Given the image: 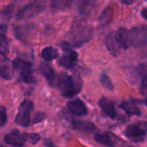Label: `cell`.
Masks as SVG:
<instances>
[{
	"label": "cell",
	"instance_id": "obj_10",
	"mask_svg": "<svg viewBox=\"0 0 147 147\" xmlns=\"http://www.w3.org/2000/svg\"><path fill=\"white\" fill-rule=\"evenodd\" d=\"M0 76L5 80H11L12 78V70L11 61L7 55L0 53Z\"/></svg>",
	"mask_w": 147,
	"mask_h": 147
},
{
	"label": "cell",
	"instance_id": "obj_14",
	"mask_svg": "<svg viewBox=\"0 0 147 147\" xmlns=\"http://www.w3.org/2000/svg\"><path fill=\"white\" fill-rule=\"evenodd\" d=\"M67 107L70 113L77 116H83L88 113V109L85 104L79 99L69 101L67 103Z\"/></svg>",
	"mask_w": 147,
	"mask_h": 147
},
{
	"label": "cell",
	"instance_id": "obj_33",
	"mask_svg": "<svg viewBox=\"0 0 147 147\" xmlns=\"http://www.w3.org/2000/svg\"><path fill=\"white\" fill-rule=\"evenodd\" d=\"M142 91L147 93V79L144 80L142 82Z\"/></svg>",
	"mask_w": 147,
	"mask_h": 147
},
{
	"label": "cell",
	"instance_id": "obj_28",
	"mask_svg": "<svg viewBox=\"0 0 147 147\" xmlns=\"http://www.w3.org/2000/svg\"><path fill=\"white\" fill-rule=\"evenodd\" d=\"M26 141L30 142L32 144H36L41 139V137L37 133H24Z\"/></svg>",
	"mask_w": 147,
	"mask_h": 147
},
{
	"label": "cell",
	"instance_id": "obj_18",
	"mask_svg": "<svg viewBox=\"0 0 147 147\" xmlns=\"http://www.w3.org/2000/svg\"><path fill=\"white\" fill-rule=\"evenodd\" d=\"M40 70L43 75V76L45 77V79L48 81L49 84L53 86V84L55 81L56 76H55V71L52 68V67L46 62H42L40 64Z\"/></svg>",
	"mask_w": 147,
	"mask_h": 147
},
{
	"label": "cell",
	"instance_id": "obj_16",
	"mask_svg": "<svg viewBox=\"0 0 147 147\" xmlns=\"http://www.w3.org/2000/svg\"><path fill=\"white\" fill-rule=\"evenodd\" d=\"M99 105H100L102 112L107 116H108L112 119H114L116 117V111L114 108V105H113V102L110 99H108L107 97H102L99 101Z\"/></svg>",
	"mask_w": 147,
	"mask_h": 147
},
{
	"label": "cell",
	"instance_id": "obj_19",
	"mask_svg": "<svg viewBox=\"0 0 147 147\" xmlns=\"http://www.w3.org/2000/svg\"><path fill=\"white\" fill-rule=\"evenodd\" d=\"M113 18V9L112 7L106 8L98 18V24L100 28H104L112 23Z\"/></svg>",
	"mask_w": 147,
	"mask_h": 147
},
{
	"label": "cell",
	"instance_id": "obj_22",
	"mask_svg": "<svg viewBox=\"0 0 147 147\" xmlns=\"http://www.w3.org/2000/svg\"><path fill=\"white\" fill-rule=\"evenodd\" d=\"M41 55L46 61H51L58 57L59 53L58 50L53 47H46L42 50Z\"/></svg>",
	"mask_w": 147,
	"mask_h": 147
},
{
	"label": "cell",
	"instance_id": "obj_32",
	"mask_svg": "<svg viewBox=\"0 0 147 147\" xmlns=\"http://www.w3.org/2000/svg\"><path fill=\"white\" fill-rule=\"evenodd\" d=\"M44 144L47 146V147H55L53 144V142L50 140V139H45L44 140Z\"/></svg>",
	"mask_w": 147,
	"mask_h": 147
},
{
	"label": "cell",
	"instance_id": "obj_26",
	"mask_svg": "<svg viewBox=\"0 0 147 147\" xmlns=\"http://www.w3.org/2000/svg\"><path fill=\"white\" fill-rule=\"evenodd\" d=\"M100 82H101V84L103 85V87L105 88H107V89H108L110 91L113 90V85L112 83V81L110 80L109 76L107 75L106 73H103L102 75L100 76Z\"/></svg>",
	"mask_w": 147,
	"mask_h": 147
},
{
	"label": "cell",
	"instance_id": "obj_24",
	"mask_svg": "<svg viewBox=\"0 0 147 147\" xmlns=\"http://www.w3.org/2000/svg\"><path fill=\"white\" fill-rule=\"evenodd\" d=\"M9 52V42L5 33L0 31V53L7 55Z\"/></svg>",
	"mask_w": 147,
	"mask_h": 147
},
{
	"label": "cell",
	"instance_id": "obj_25",
	"mask_svg": "<svg viewBox=\"0 0 147 147\" xmlns=\"http://www.w3.org/2000/svg\"><path fill=\"white\" fill-rule=\"evenodd\" d=\"M13 11H14V5L11 4L10 5L5 7L1 12H0V16L3 19H5V20H10L12 17V14H13Z\"/></svg>",
	"mask_w": 147,
	"mask_h": 147
},
{
	"label": "cell",
	"instance_id": "obj_7",
	"mask_svg": "<svg viewBox=\"0 0 147 147\" xmlns=\"http://www.w3.org/2000/svg\"><path fill=\"white\" fill-rule=\"evenodd\" d=\"M131 46L139 48L147 42V25L141 24L133 27L130 30Z\"/></svg>",
	"mask_w": 147,
	"mask_h": 147
},
{
	"label": "cell",
	"instance_id": "obj_36",
	"mask_svg": "<svg viewBox=\"0 0 147 147\" xmlns=\"http://www.w3.org/2000/svg\"><path fill=\"white\" fill-rule=\"evenodd\" d=\"M0 147H5V145H2V144H0Z\"/></svg>",
	"mask_w": 147,
	"mask_h": 147
},
{
	"label": "cell",
	"instance_id": "obj_23",
	"mask_svg": "<svg viewBox=\"0 0 147 147\" xmlns=\"http://www.w3.org/2000/svg\"><path fill=\"white\" fill-rule=\"evenodd\" d=\"M94 139L99 144L107 147H114V142L107 133H98L94 136Z\"/></svg>",
	"mask_w": 147,
	"mask_h": 147
},
{
	"label": "cell",
	"instance_id": "obj_8",
	"mask_svg": "<svg viewBox=\"0 0 147 147\" xmlns=\"http://www.w3.org/2000/svg\"><path fill=\"white\" fill-rule=\"evenodd\" d=\"M62 48L65 51L63 55L59 60V64L66 68H72L76 64L78 60V54L74 49L67 48L66 45L62 44Z\"/></svg>",
	"mask_w": 147,
	"mask_h": 147
},
{
	"label": "cell",
	"instance_id": "obj_21",
	"mask_svg": "<svg viewBox=\"0 0 147 147\" xmlns=\"http://www.w3.org/2000/svg\"><path fill=\"white\" fill-rule=\"evenodd\" d=\"M78 0H51V8L55 11L70 9Z\"/></svg>",
	"mask_w": 147,
	"mask_h": 147
},
{
	"label": "cell",
	"instance_id": "obj_13",
	"mask_svg": "<svg viewBox=\"0 0 147 147\" xmlns=\"http://www.w3.org/2000/svg\"><path fill=\"white\" fill-rule=\"evenodd\" d=\"M97 7L96 0H81L78 4V10L82 16H90Z\"/></svg>",
	"mask_w": 147,
	"mask_h": 147
},
{
	"label": "cell",
	"instance_id": "obj_27",
	"mask_svg": "<svg viewBox=\"0 0 147 147\" xmlns=\"http://www.w3.org/2000/svg\"><path fill=\"white\" fill-rule=\"evenodd\" d=\"M138 73L143 81L147 79V62H142L138 65Z\"/></svg>",
	"mask_w": 147,
	"mask_h": 147
},
{
	"label": "cell",
	"instance_id": "obj_5",
	"mask_svg": "<svg viewBox=\"0 0 147 147\" xmlns=\"http://www.w3.org/2000/svg\"><path fill=\"white\" fill-rule=\"evenodd\" d=\"M34 107V104L30 100H24L18 108V114L15 119V123L20 126L27 127L30 125L31 113Z\"/></svg>",
	"mask_w": 147,
	"mask_h": 147
},
{
	"label": "cell",
	"instance_id": "obj_31",
	"mask_svg": "<svg viewBox=\"0 0 147 147\" xmlns=\"http://www.w3.org/2000/svg\"><path fill=\"white\" fill-rule=\"evenodd\" d=\"M119 1L124 4V5H131L133 3H135L137 0H119Z\"/></svg>",
	"mask_w": 147,
	"mask_h": 147
},
{
	"label": "cell",
	"instance_id": "obj_11",
	"mask_svg": "<svg viewBox=\"0 0 147 147\" xmlns=\"http://www.w3.org/2000/svg\"><path fill=\"white\" fill-rule=\"evenodd\" d=\"M105 46L107 47V50L109 53L113 55V56H118L120 53V46L115 37V34L113 33H109L107 36L105 37L104 40Z\"/></svg>",
	"mask_w": 147,
	"mask_h": 147
},
{
	"label": "cell",
	"instance_id": "obj_1",
	"mask_svg": "<svg viewBox=\"0 0 147 147\" xmlns=\"http://www.w3.org/2000/svg\"><path fill=\"white\" fill-rule=\"evenodd\" d=\"M94 35V30L87 19L77 18L74 20L70 31L69 37L73 44L81 46L89 42Z\"/></svg>",
	"mask_w": 147,
	"mask_h": 147
},
{
	"label": "cell",
	"instance_id": "obj_2",
	"mask_svg": "<svg viewBox=\"0 0 147 147\" xmlns=\"http://www.w3.org/2000/svg\"><path fill=\"white\" fill-rule=\"evenodd\" d=\"M53 86L58 88L65 98H73L82 90V82L80 76H69L63 73L56 76Z\"/></svg>",
	"mask_w": 147,
	"mask_h": 147
},
{
	"label": "cell",
	"instance_id": "obj_34",
	"mask_svg": "<svg viewBox=\"0 0 147 147\" xmlns=\"http://www.w3.org/2000/svg\"><path fill=\"white\" fill-rule=\"evenodd\" d=\"M141 15H142V17H143L144 18H145V19L147 20V9H144V10H142V11H141Z\"/></svg>",
	"mask_w": 147,
	"mask_h": 147
},
{
	"label": "cell",
	"instance_id": "obj_9",
	"mask_svg": "<svg viewBox=\"0 0 147 147\" xmlns=\"http://www.w3.org/2000/svg\"><path fill=\"white\" fill-rule=\"evenodd\" d=\"M5 141L7 144L13 145L14 147H22V146H24V143L26 142L25 134L21 133L17 129H14L10 133L5 135Z\"/></svg>",
	"mask_w": 147,
	"mask_h": 147
},
{
	"label": "cell",
	"instance_id": "obj_30",
	"mask_svg": "<svg viewBox=\"0 0 147 147\" xmlns=\"http://www.w3.org/2000/svg\"><path fill=\"white\" fill-rule=\"evenodd\" d=\"M45 118H46V115H45L43 113H36V115H35V117H34L33 123H34V124L39 123V122L42 121Z\"/></svg>",
	"mask_w": 147,
	"mask_h": 147
},
{
	"label": "cell",
	"instance_id": "obj_4",
	"mask_svg": "<svg viewBox=\"0 0 147 147\" xmlns=\"http://www.w3.org/2000/svg\"><path fill=\"white\" fill-rule=\"evenodd\" d=\"M12 67L14 69L19 71L20 77L24 82L28 84L36 82L33 66L30 62L24 61L21 58H16L12 62Z\"/></svg>",
	"mask_w": 147,
	"mask_h": 147
},
{
	"label": "cell",
	"instance_id": "obj_29",
	"mask_svg": "<svg viewBox=\"0 0 147 147\" xmlns=\"http://www.w3.org/2000/svg\"><path fill=\"white\" fill-rule=\"evenodd\" d=\"M7 122V113L5 107H0V127L4 126Z\"/></svg>",
	"mask_w": 147,
	"mask_h": 147
},
{
	"label": "cell",
	"instance_id": "obj_3",
	"mask_svg": "<svg viewBox=\"0 0 147 147\" xmlns=\"http://www.w3.org/2000/svg\"><path fill=\"white\" fill-rule=\"evenodd\" d=\"M45 9V2L44 0H35L31 3L25 5L24 8L20 9L17 15L16 19L18 21L28 20L30 19L36 15L40 14Z\"/></svg>",
	"mask_w": 147,
	"mask_h": 147
},
{
	"label": "cell",
	"instance_id": "obj_12",
	"mask_svg": "<svg viewBox=\"0 0 147 147\" xmlns=\"http://www.w3.org/2000/svg\"><path fill=\"white\" fill-rule=\"evenodd\" d=\"M115 37L120 46V48L124 49H127L131 47V36L130 30L125 28H119L115 33Z\"/></svg>",
	"mask_w": 147,
	"mask_h": 147
},
{
	"label": "cell",
	"instance_id": "obj_35",
	"mask_svg": "<svg viewBox=\"0 0 147 147\" xmlns=\"http://www.w3.org/2000/svg\"><path fill=\"white\" fill-rule=\"evenodd\" d=\"M144 104H145V105L147 106V100H144Z\"/></svg>",
	"mask_w": 147,
	"mask_h": 147
},
{
	"label": "cell",
	"instance_id": "obj_20",
	"mask_svg": "<svg viewBox=\"0 0 147 147\" xmlns=\"http://www.w3.org/2000/svg\"><path fill=\"white\" fill-rule=\"evenodd\" d=\"M120 107L125 111L126 113L129 115H139L140 114V109L138 106V102L135 100H126L121 103Z\"/></svg>",
	"mask_w": 147,
	"mask_h": 147
},
{
	"label": "cell",
	"instance_id": "obj_17",
	"mask_svg": "<svg viewBox=\"0 0 147 147\" xmlns=\"http://www.w3.org/2000/svg\"><path fill=\"white\" fill-rule=\"evenodd\" d=\"M33 29H34V25L31 24L17 26L15 28V36L18 39L21 41H25L30 36Z\"/></svg>",
	"mask_w": 147,
	"mask_h": 147
},
{
	"label": "cell",
	"instance_id": "obj_15",
	"mask_svg": "<svg viewBox=\"0 0 147 147\" xmlns=\"http://www.w3.org/2000/svg\"><path fill=\"white\" fill-rule=\"evenodd\" d=\"M72 125L77 131L86 133H93L97 131L96 126L94 124L86 120H73Z\"/></svg>",
	"mask_w": 147,
	"mask_h": 147
},
{
	"label": "cell",
	"instance_id": "obj_6",
	"mask_svg": "<svg viewBox=\"0 0 147 147\" xmlns=\"http://www.w3.org/2000/svg\"><path fill=\"white\" fill-rule=\"evenodd\" d=\"M147 132V122L140 121L133 125H130L126 131L125 135L128 138L134 142H141L144 140Z\"/></svg>",
	"mask_w": 147,
	"mask_h": 147
}]
</instances>
